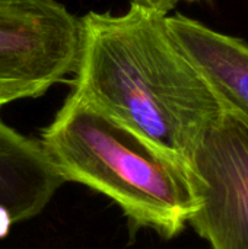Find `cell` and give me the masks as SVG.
I'll return each instance as SVG.
<instances>
[{
    "mask_svg": "<svg viewBox=\"0 0 248 249\" xmlns=\"http://www.w3.org/2000/svg\"><path fill=\"white\" fill-rule=\"evenodd\" d=\"M39 142L66 182L113 200L132 229L171 239L197 210L187 168L72 93Z\"/></svg>",
    "mask_w": 248,
    "mask_h": 249,
    "instance_id": "obj_2",
    "label": "cell"
},
{
    "mask_svg": "<svg viewBox=\"0 0 248 249\" xmlns=\"http://www.w3.org/2000/svg\"><path fill=\"white\" fill-rule=\"evenodd\" d=\"M168 28L227 108L248 121V44L184 15L167 16Z\"/></svg>",
    "mask_w": 248,
    "mask_h": 249,
    "instance_id": "obj_6",
    "label": "cell"
},
{
    "mask_svg": "<svg viewBox=\"0 0 248 249\" xmlns=\"http://www.w3.org/2000/svg\"><path fill=\"white\" fill-rule=\"evenodd\" d=\"M130 4L149 7V9L158 10V12L165 13V15H168L170 10H172L175 7L172 0H130Z\"/></svg>",
    "mask_w": 248,
    "mask_h": 249,
    "instance_id": "obj_7",
    "label": "cell"
},
{
    "mask_svg": "<svg viewBox=\"0 0 248 249\" xmlns=\"http://www.w3.org/2000/svg\"><path fill=\"white\" fill-rule=\"evenodd\" d=\"M167 16L137 4L120 15H83L70 93L187 168L225 104L178 45Z\"/></svg>",
    "mask_w": 248,
    "mask_h": 249,
    "instance_id": "obj_1",
    "label": "cell"
},
{
    "mask_svg": "<svg viewBox=\"0 0 248 249\" xmlns=\"http://www.w3.org/2000/svg\"><path fill=\"white\" fill-rule=\"evenodd\" d=\"M174 1V4L177 6V3H180V1H199V0H172Z\"/></svg>",
    "mask_w": 248,
    "mask_h": 249,
    "instance_id": "obj_8",
    "label": "cell"
},
{
    "mask_svg": "<svg viewBox=\"0 0 248 249\" xmlns=\"http://www.w3.org/2000/svg\"><path fill=\"white\" fill-rule=\"evenodd\" d=\"M187 169L199 204L193 229L210 249H248V121L225 107L194 144Z\"/></svg>",
    "mask_w": 248,
    "mask_h": 249,
    "instance_id": "obj_4",
    "label": "cell"
},
{
    "mask_svg": "<svg viewBox=\"0 0 248 249\" xmlns=\"http://www.w3.org/2000/svg\"><path fill=\"white\" fill-rule=\"evenodd\" d=\"M64 182L41 142L0 118V241L39 216Z\"/></svg>",
    "mask_w": 248,
    "mask_h": 249,
    "instance_id": "obj_5",
    "label": "cell"
},
{
    "mask_svg": "<svg viewBox=\"0 0 248 249\" xmlns=\"http://www.w3.org/2000/svg\"><path fill=\"white\" fill-rule=\"evenodd\" d=\"M79 19L57 0H0V108L75 73Z\"/></svg>",
    "mask_w": 248,
    "mask_h": 249,
    "instance_id": "obj_3",
    "label": "cell"
}]
</instances>
